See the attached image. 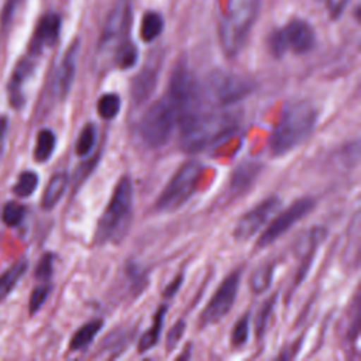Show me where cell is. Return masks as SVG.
Listing matches in <instances>:
<instances>
[{"label":"cell","instance_id":"obj_1","mask_svg":"<svg viewBox=\"0 0 361 361\" xmlns=\"http://www.w3.org/2000/svg\"><path fill=\"white\" fill-rule=\"evenodd\" d=\"M317 121V110L307 100H299L286 106L269 135V152L281 157L299 147L313 133Z\"/></svg>","mask_w":361,"mask_h":361},{"label":"cell","instance_id":"obj_2","mask_svg":"<svg viewBox=\"0 0 361 361\" xmlns=\"http://www.w3.org/2000/svg\"><path fill=\"white\" fill-rule=\"evenodd\" d=\"M238 128L237 116L228 111H202L179 127V144L185 152H200L230 137Z\"/></svg>","mask_w":361,"mask_h":361},{"label":"cell","instance_id":"obj_3","mask_svg":"<svg viewBox=\"0 0 361 361\" xmlns=\"http://www.w3.org/2000/svg\"><path fill=\"white\" fill-rule=\"evenodd\" d=\"M133 183L130 176L124 175L117 182L113 195L100 216L96 227V243L111 244L118 243L127 233L133 217Z\"/></svg>","mask_w":361,"mask_h":361},{"label":"cell","instance_id":"obj_4","mask_svg":"<svg viewBox=\"0 0 361 361\" xmlns=\"http://www.w3.org/2000/svg\"><path fill=\"white\" fill-rule=\"evenodd\" d=\"M165 99L172 107L179 127L203 111L202 83L185 62H179L173 68Z\"/></svg>","mask_w":361,"mask_h":361},{"label":"cell","instance_id":"obj_5","mask_svg":"<svg viewBox=\"0 0 361 361\" xmlns=\"http://www.w3.org/2000/svg\"><path fill=\"white\" fill-rule=\"evenodd\" d=\"M259 0H231L219 28L220 44L230 58L240 54L257 20Z\"/></svg>","mask_w":361,"mask_h":361},{"label":"cell","instance_id":"obj_6","mask_svg":"<svg viewBox=\"0 0 361 361\" xmlns=\"http://www.w3.org/2000/svg\"><path fill=\"white\" fill-rule=\"evenodd\" d=\"M203 173V165L199 161L189 159L179 166L173 176L162 189L155 202V209L162 213L180 209L196 192Z\"/></svg>","mask_w":361,"mask_h":361},{"label":"cell","instance_id":"obj_7","mask_svg":"<svg viewBox=\"0 0 361 361\" xmlns=\"http://www.w3.org/2000/svg\"><path fill=\"white\" fill-rule=\"evenodd\" d=\"M176 124L175 114L165 97L148 106L140 120V135L151 148L164 147Z\"/></svg>","mask_w":361,"mask_h":361},{"label":"cell","instance_id":"obj_8","mask_svg":"<svg viewBox=\"0 0 361 361\" xmlns=\"http://www.w3.org/2000/svg\"><path fill=\"white\" fill-rule=\"evenodd\" d=\"M202 87L204 99L219 107L234 104L247 97L252 90L250 80L227 71L212 72Z\"/></svg>","mask_w":361,"mask_h":361},{"label":"cell","instance_id":"obj_9","mask_svg":"<svg viewBox=\"0 0 361 361\" xmlns=\"http://www.w3.org/2000/svg\"><path fill=\"white\" fill-rule=\"evenodd\" d=\"M314 42L316 37L312 27L306 21L293 20L269 37V51L275 58H282L286 51L306 54L313 49Z\"/></svg>","mask_w":361,"mask_h":361},{"label":"cell","instance_id":"obj_10","mask_svg":"<svg viewBox=\"0 0 361 361\" xmlns=\"http://www.w3.org/2000/svg\"><path fill=\"white\" fill-rule=\"evenodd\" d=\"M314 200L312 197H300L295 200L290 206L283 209L281 213L275 214L269 221L268 227L258 237L255 247L265 248L274 244L279 237H282L286 231H289L296 223H299L303 217H306L314 209Z\"/></svg>","mask_w":361,"mask_h":361},{"label":"cell","instance_id":"obj_11","mask_svg":"<svg viewBox=\"0 0 361 361\" xmlns=\"http://www.w3.org/2000/svg\"><path fill=\"white\" fill-rule=\"evenodd\" d=\"M241 282V271L235 269L230 275H227L223 282L219 285L206 307L200 313L199 324L200 327H207L210 324L219 323L233 307L238 288Z\"/></svg>","mask_w":361,"mask_h":361},{"label":"cell","instance_id":"obj_12","mask_svg":"<svg viewBox=\"0 0 361 361\" xmlns=\"http://www.w3.org/2000/svg\"><path fill=\"white\" fill-rule=\"evenodd\" d=\"M282 200L278 196H268L258 202L252 209L245 212L235 224L234 238L247 241L254 237L279 210Z\"/></svg>","mask_w":361,"mask_h":361},{"label":"cell","instance_id":"obj_13","mask_svg":"<svg viewBox=\"0 0 361 361\" xmlns=\"http://www.w3.org/2000/svg\"><path fill=\"white\" fill-rule=\"evenodd\" d=\"M131 21V4L130 0H116L104 21L100 38L99 49L104 51L111 47H118L126 41V35Z\"/></svg>","mask_w":361,"mask_h":361},{"label":"cell","instance_id":"obj_14","mask_svg":"<svg viewBox=\"0 0 361 361\" xmlns=\"http://www.w3.org/2000/svg\"><path fill=\"white\" fill-rule=\"evenodd\" d=\"M78 52H79V44L75 41L69 49L66 51L65 56L62 58L61 63L58 65L52 80H51V94L56 100H63L73 85L75 73H76V63H78Z\"/></svg>","mask_w":361,"mask_h":361},{"label":"cell","instance_id":"obj_15","mask_svg":"<svg viewBox=\"0 0 361 361\" xmlns=\"http://www.w3.org/2000/svg\"><path fill=\"white\" fill-rule=\"evenodd\" d=\"M159 71H161V58L154 56L134 76L130 86V97L134 104L140 106L152 96L159 78Z\"/></svg>","mask_w":361,"mask_h":361},{"label":"cell","instance_id":"obj_16","mask_svg":"<svg viewBox=\"0 0 361 361\" xmlns=\"http://www.w3.org/2000/svg\"><path fill=\"white\" fill-rule=\"evenodd\" d=\"M61 17L56 13H48L41 17L30 42V55L37 56L45 48L52 47L59 37Z\"/></svg>","mask_w":361,"mask_h":361},{"label":"cell","instance_id":"obj_17","mask_svg":"<svg viewBox=\"0 0 361 361\" xmlns=\"http://www.w3.org/2000/svg\"><path fill=\"white\" fill-rule=\"evenodd\" d=\"M35 63H34V56L28 55L23 58L17 65L16 69L10 78L8 82V100L14 109H20L24 104L25 94H24V86L27 80L31 78L34 72Z\"/></svg>","mask_w":361,"mask_h":361},{"label":"cell","instance_id":"obj_18","mask_svg":"<svg viewBox=\"0 0 361 361\" xmlns=\"http://www.w3.org/2000/svg\"><path fill=\"white\" fill-rule=\"evenodd\" d=\"M327 235V230L322 226H317V227H313L309 233H307V238H306V245H305V251H303V257H302V262L298 268V272H296V276L293 279V286L298 288L302 281L309 274V269L313 264V258H314V254L317 252V248L320 247V244L324 241Z\"/></svg>","mask_w":361,"mask_h":361},{"label":"cell","instance_id":"obj_19","mask_svg":"<svg viewBox=\"0 0 361 361\" xmlns=\"http://www.w3.org/2000/svg\"><path fill=\"white\" fill-rule=\"evenodd\" d=\"M261 172V165L254 161H244L237 165L230 178V190L233 193L247 192Z\"/></svg>","mask_w":361,"mask_h":361},{"label":"cell","instance_id":"obj_20","mask_svg":"<svg viewBox=\"0 0 361 361\" xmlns=\"http://www.w3.org/2000/svg\"><path fill=\"white\" fill-rule=\"evenodd\" d=\"M68 186V173L66 172H56L51 176L44 195H42V207L49 210L56 206V203L63 196Z\"/></svg>","mask_w":361,"mask_h":361},{"label":"cell","instance_id":"obj_21","mask_svg":"<svg viewBox=\"0 0 361 361\" xmlns=\"http://www.w3.org/2000/svg\"><path fill=\"white\" fill-rule=\"evenodd\" d=\"M168 312V307L166 306H161L158 307V310L155 312V316H154V320H152V324H151V329L147 330L141 338H140V343H138V353H147L149 351L152 347L157 345V343L159 341V337H161V331H162V327H164V320H165V314Z\"/></svg>","mask_w":361,"mask_h":361},{"label":"cell","instance_id":"obj_22","mask_svg":"<svg viewBox=\"0 0 361 361\" xmlns=\"http://www.w3.org/2000/svg\"><path fill=\"white\" fill-rule=\"evenodd\" d=\"M102 326H103V322L99 319H94L82 324L71 338V343H69L71 351H82L86 347H89V344L99 334Z\"/></svg>","mask_w":361,"mask_h":361},{"label":"cell","instance_id":"obj_23","mask_svg":"<svg viewBox=\"0 0 361 361\" xmlns=\"http://www.w3.org/2000/svg\"><path fill=\"white\" fill-rule=\"evenodd\" d=\"M27 261L20 259L0 275V302L4 300L27 271Z\"/></svg>","mask_w":361,"mask_h":361},{"label":"cell","instance_id":"obj_24","mask_svg":"<svg viewBox=\"0 0 361 361\" xmlns=\"http://www.w3.org/2000/svg\"><path fill=\"white\" fill-rule=\"evenodd\" d=\"M56 145V137L52 130L49 128H42L39 130L35 141V148H34V158L37 162H47L51 155L55 151Z\"/></svg>","mask_w":361,"mask_h":361},{"label":"cell","instance_id":"obj_25","mask_svg":"<svg viewBox=\"0 0 361 361\" xmlns=\"http://www.w3.org/2000/svg\"><path fill=\"white\" fill-rule=\"evenodd\" d=\"M275 272L274 262H265L259 265L251 276V289L254 293H264L269 289Z\"/></svg>","mask_w":361,"mask_h":361},{"label":"cell","instance_id":"obj_26","mask_svg":"<svg viewBox=\"0 0 361 361\" xmlns=\"http://www.w3.org/2000/svg\"><path fill=\"white\" fill-rule=\"evenodd\" d=\"M121 109V99L117 93H104L99 97L96 110L103 120H113L118 116Z\"/></svg>","mask_w":361,"mask_h":361},{"label":"cell","instance_id":"obj_27","mask_svg":"<svg viewBox=\"0 0 361 361\" xmlns=\"http://www.w3.org/2000/svg\"><path fill=\"white\" fill-rule=\"evenodd\" d=\"M164 28V20L158 13L154 11H148L144 14L142 21H141V38L145 42H151L154 41L157 37H159V34L162 32Z\"/></svg>","mask_w":361,"mask_h":361},{"label":"cell","instance_id":"obj_28","mask_svg":"<svg viewBox=\"0 0 361 361\" xmlns=\"http://www.w3.org/2000/svg\"><path fill=\"white\" fill-rule=\"evenodd\" d=\"M276 299H278V293H274L272 296H269L262 303V306L259 307V310L257 313V317H255V322H254V329H255V336H257L258 340H262L265 333H267L268 322H269V317H271V314L275 309Z\"/></svg>","mask_w":361,"mask_h":361},{"label":"cell","instance_id":"obj_29","mask_svg":"<svg viewBox=\"0 0 361 361\" xmlns=\"http://www.w3.org/2000/svg\"><path fill=\"white\" fill-rule=\"evenodd\" d=\"M96 138H97V128L94 127V124L87 123L79 133V137L76 140V145H75V152L78 157L85 158L87 157L94 144H96Z\"/></svg>","mask_w":361,"mask_h":361},{"label":"cell","instance_id":"obj_30","mask_svg":"<svg viewBox=\"0 0 361 361\" xmlns=\"http://www.w3.org/2000/svg\"><path fill=\"white\" fill-rule=\"evenodd\" d=\"M38 186V175L32 171H24L18 175L13 192L20 197H28Z\"/></svg>","mask_w":361,"mask_h":361},{"label":"cell","instance_id":"obj_31","mask_svg":"<svg viewBox=\"0 0 361 361\" xmlns=\"http://www.w3.org/2000/svg\"><path fill=\"white\" fill-rule=\"evenodd\" d=\"M137 48L130 41H123L116 48V65L121 69H130L137 62Z\"/></svg>","mask_w":361,"mask_h":361},{"label":"cell","instance_id":"obj_32","mask_svg":"<svg viewBox=\"0 0 361 361\" xmlns=\"http://www.w3.org/2000/svg\"><path fill=\"white\" fill-rule=\"evenodd\" d=\"M24 216H25V207L17 202L6 203L1 212V220L8 227L18 226L24 220Z\"/></svg>","mask_w":361,"mask_h":361},{"label":"cell","instance_id":"obj_33","mask_svg":"<svg viewBox=\"0 0 361 361\" xmlns=\"http://www.w3.org/2000/svg\"><path fill=\"white\" fill-rule=\"evenodd\" d=\"M248 333H250V313L243 314V317H240L233 330H231V344L234 347H241L247 343L248 340Z\"/></svg>","mask_w":361,"mask_h":361},{"label":"cell","instance_id":"obj_34","mask_svg":"<svg viewBox=\"0 0 361 361\" xmlns=\"http://www.w3.org/2000/svg\"><path fill=\"white\" fill-rule=\"evenodd\" d=\"M49 292H51V285L48 282H42L32 290L31 298H30V305H28L31 314H34L35 312H38L42 307V305L45 303V300L49 296Z\"/></svg>","mask_w":361,"mask_h":361},{"label":"cell","instance_id":"obj_35","mask_svg":"<svg viewBox=\"0 0 361 361\" xmlns=\"http://www.w3.org/2000/svg\"><path fill=\"white\" fill-rule=\"evenodd\" d=\"M54 271V255L51 252H47L41 257L37 268H35V278L41 282H48V279L52 276Z\"/></svg>","mask_w":361,"mask_h":361},{"label":"cell","instance_id":"obj_36","mask_svg":"<svg viewBox=\"0 0 361 361\" xmlns=\"http://www.w3.org/2000/svg\"><path fill=\"white\" fill-rule=\"evenodd\" d=\"M185 330H186V323L183 320H178L172 329L169 330L168 336H166V350L168 351H172L176 344L180 341L182 336L185 334Z\"/></svg>","mask_w":361,"mask_h":361},{"label":"cell","instance_id":"obj_37","mask_svg":"<svg viewBox=\"0 0 361 361\" xmlns=\"http://www.w3.org/2000/svg\"><path fill=\"white\" fill-rule=\"evenodd\" d=\"M18 1L20 0H6L3 11H1V24L3 25L8 24V21L13 18V14H14V10H16V6L18 4Z\"/></svg>","mask_w":361,"mask_h":361},{"label":"cell","instance_id":"obj_38","mask_svg":"<svg viewBox=\"0 0 361 361\" xmlns=\"http://www.w3.org/2000/svg\"><path fill=\"white\" fill-rule=\"evenodd\" d=\"M182 275H178L172 282H169V285L166 286V289H165V292H164V295L166 296V298H172V296H175V293L178 292V289L180 288V285H182Z\"/></svg>","mask_w":361,"mask_h":361},{"label":"cell","instance_id":"obj_39","mask_svg":"<svg viewBox=\"0 0 361 361\" xmlns=\"http://www.w3.org/2000/svg\"><path fill=\"white\" fill-rule=\"evenodd\" d=\"M7 128H8V120H7V117L1 116L0 117V152L3 149V144H4V140H6Z\"/></svg>","mask_w":361,"mask_h":361}]
</instances>
